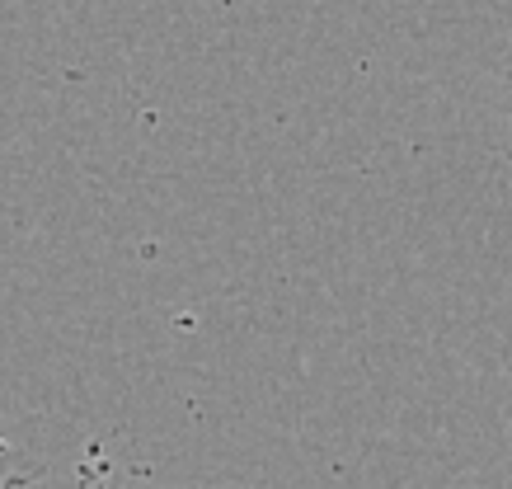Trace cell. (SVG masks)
Instances as JSON below:
<instances>
[]
</instances>
